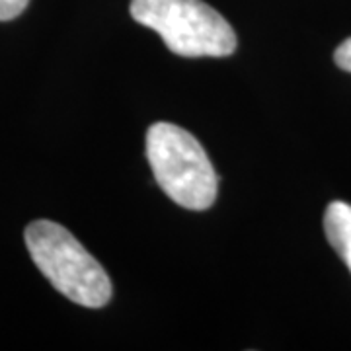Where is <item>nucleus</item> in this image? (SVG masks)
<instances>
[{
  "mask_svg": "<svg viewBox=\"0 0 351 351\" xmlns=\"http://www.w3.org/2000/svg\"><path fill=\"white\" fill-rule=\"evenodd\" d=\"M334 61H336V64H338L339 69L351 73V38L346 39L338 49H336V53H334Z\"/></svg>",
  "mask_w": 351,
  "mask_h": 351,
  "instance_id": "nucleus-6",
  "label": "nucleus"
},
{
  "mask_svg": "<svg viewBox=\"0 0 351 351\" xmlns=\"http://www.w3.org/2000/svg\"><path fill=\"white\" fill-rule=\"evenodd\" d=\"M24 239L39 271L66 299L86 308H100L110 302V277L64 226L45 219L34 221L25 228Z\"/></svg>",
  "mask_w": 351,
  "mask_h": 351,
  "instance_id": "nucleus-1",
  "label": "nucleus"
},
{
  "mask_svg": "<svg viewBox=\"0 0 351 351\" xmlns=\"http://www.w3.org/2000/svg\"><path fill=\"white\" fill-rule=\"evenodd\" d=\"M147 158L154 180L170 199L203 211L217 197V172L199 141L174 123H154L147 131Z\"/></svg>",
  "mask_w": 351,
  "mask_h": 351,
  "instance_id": "nucleus-2",
  "label": "nucleus"
},
{
  "mask_svg": "<svg viewBox=\"0 0 351 351\" xmlns=\"http://www.w3.org/2000/svg\"><path fill=\"white\" fill-rule=\"evenodd\" d=\"M324 230L328 242L338 252L339 258L351 271V205L332 201L324 215Z\"/></svg>",
  "mask_w": 351,
  "mask_h": 351,
  "instance_id": "nucleus-4",
  "label": "nucleus"
},
{
  "mask_svg": "<svg viewBox=\"0 0 351 351\" xmlns=\"http://www.w3.org/2000/svg\"><path fill=\"white\" fill-rule=\"evenodd\" d=\"M29 0H0V22H8L24 12Z\"/></svg>",
  "mask_w": 351,
  "mask_h": 351,
  "instance_id": "nucleus-5",
  "label": "nucleus"
},
{
  "mask_svg": "<svg viewBox=\"0 0 351 351\" xmlns=\"http://www.w3.org/2000/svg\"><path fill=\"white\" fill-rule=\"evenodd\" d=\"M129 10L176 55L226 57L237 49L234 29L203 0H131Z\"/></svg>",
  "mask_w": 351,
  "mask_h": 351,
  "instance_id": "nucleus-3",
  "label": "nucleus"
}]
</instances>
